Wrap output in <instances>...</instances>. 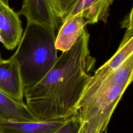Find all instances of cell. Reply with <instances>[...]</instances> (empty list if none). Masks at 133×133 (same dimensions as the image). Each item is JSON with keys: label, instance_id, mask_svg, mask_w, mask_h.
<instances>
[{"label": "cell", "instance_id": "obj_1", "mask_svg": "<svg viewBox=\"0 0 133 133\" xmlns=\"http://www.w3.org/2000/svg\"><path fill=\"white\" fill-rule=\"evenodd\" d=\"M55 39V31L51 27L27 22L18 48L10 57L18 63L24 89L37 84L56 62Z\"/></svg>", "mask_w": 133, "mask_h": 133}, {"label": "cell", "instance_id": "obj_2", "mask_svg": "<svg viewBox=\"0 0 133 133\" xmlns=\"http://www.w3.org/2000/svg\"><path fill=\"white\" fill-rule=\"evenodd\" d=\"M127 88L113 85L83 92L77 113L83 126L91 133L107 131L112 114Z\"/></svg>", "mask_w": 133, "mask_h": 133}, {"label": "cell", "instance_id": "obj_3", "mask_svg": "<svg viewBox=\"0 0 133 133\" xmlns=\"http://www.w3.org/2000/svg\"><path fill=\"white\" fill-rule=\"evenodd\" d=\"M17 14L25 17L28 22H34L51 27L55 31L62 23L57 17L51 0H23Z\"/></svg>", "mask_w": 133, "mask_h": 133}, {"label": "cell", "instance_id": "obj_4", "mask_svg": "<svg viewBox=\"0 0 133 133\" xmlns=\"http://www.w3.org/2000/svg\"><path fill=\"white\" fill-rule=\"evenodd\" d=\"M22 32L21 21L17 12L0 0V37L5 48L14 49L20 41Z\"/></svg>", "mask_w": 133, "mask_h": 133}, {"label": "cell", "instance_id": "obj_5", "mask_svg": "<svg viewBox=\"0 0 133 133\" xmlns=\"http://www.w3.org/2000/svg\"><path fill=\"white\" fill-rule=\"evenodd\" d=\"M0 91L19 101L24 102V87L18 63L10 59L0 60Z\"/></svg>", "mask_w": 133, "mask_h": 133}, {"label": "cell", "instance_id": "obj_6", "mask_svg": "<svg viewBox=\"0 0 133 133\" xmlns=\"http://www.w3.org/2000/svg\"><path fill=\"white\" fill-rule=\"evenodd\" d=\"M126 29L124 36L116 52L91 75L89 82H97L103 78L116 70L128 58L133 55V26Z\"/></svg>", "mask_w": 133, "mask_h": 133}, {"label": "cell", "instance_id": "obj_7", "mask_svg": "<svg viewBox=\"0 0 133 133\" xmlns=\"http://www.w3.org/2000/svg\"><path fill=\"white\" fill-rule=\"evenodd\" d=\"M87 24V21L78 15L65 19L56 37V48L62 52L70 49L81 36Z\"/></svg>", "mask_w": 133, "mask_h": 133}, {"label": "cell", "instance_id": "obj_8", "mask_svg": "<svg viewBox=\"0 0 133 133\" xmlns=\"http://www.w3.org/2000/svg\"><path fill=\"white\" fill-rule=\"evenodd\" d=\"M113 1L114 0H78L65 19L78 15L83 17L87 21L88 24H94L99 21L106 22L109 16L110 6Z\"/></svg>", "mask_w": 133, "mask_h": 133}, {"label": "cell", "instance_id": "obj_9", "mask_svg": "<svg viewBox=\"0 0 133 133\" xmlns=\"http://www.w3.org/2000/svg\"><path fill=\"white\" fill-rule=\"evenodd\" d=\"M68 119L35 122L0 119V131L2 133H54Z\"/></svg>", "mask_w": 133, "mask_h": 133}, {"label": "cell", "instance_id": "obj_10", "mask_svg": "<svg viewBox=\"0 0 133 133\" xmlns=\"http://www.w3.org/2000/svg\"><path fill=\"white\" fill-rule=\"evenodd\" d=\"M0 119L17 122L37 121L24 102L16 100L1 91Z\"/></svg>", "mask_w": 133, "mask_h": 133}, {"label": "cell", "instance_id": "obj_11", "mask_svg": "<svg viewBox=\"0 0 133 133\" xmlns=\"http://www.w3.org/2000/svg\"><path fill=\"white\" fill-rule=\"evenodd\" d=\"M132 79L133 55H131L119 67L103 78L97 82H89L84 91L91 90L99 86L113 85H122L128 87Z\"/></svg>", "mask_w": 133, "mask_h": 133}, {"label": "cell", "instance_id": "obj_12", "mask_svg": "<svg viewBox=\"0 0 133 133\" xmlns=\"http://www.w3.org/2000/svg\"><path fill=\"white\" fill-rule=\"evenodd\" d=\"M55 11L61 22L70 14L78 0H51Z\"/></svg>", "mask_w": 133, "mask_h": 133}, {"label": "cell", "instance_id": "obj_13", "mask_svg": "<svg viewBox=\"0 0 133 133\" xmlns=\"http://www.w3.org/2000/svg\"><path fill=\"white\" fill-rule=\"evenodd\" d=\"M82 130L83 124L76 115L68 119L54 133H81Z\"/></svg>", "mask_w": 133, "mask_h": 133}, {"label": "cell", "instance_id": "obj_14", "mask_svg": "<svg viewBox=\"0 0 133 133\" xmlns=\"http://www.w3.org/2000/svg\"><path fill=\"white\" fill-rule=\"evenodd\" d=\"M131 26H132V9L121 22L122 28H127Z\"/></svg>", "mask_w": 133, "mask_h": 133}, {"label": "cell", "instance_id": "obj_15", "mask_svg": "<svg viewBox=\"0 0 133 133\" xmlns=\"http://www.w3.org/2000/svg\"><path fill=\"white\" fill-rule=\"evenodd\" d=\"M81 133H91L88 130H87L83 126V130Z\"/></svg>", "mask_w": 133, "mask_h": 133}, {"label": "cell", "instance_id": "obj_16", "mask_svg": "<svg viewBox=\"0 0 133 133\" xmlns=\"http://www.w3.org/2000/svg\"><path fill=\"white\" fill-rule=\"evenodd\" d=\"M4 3H5V4L8 5V2H9V0H2Z\"/></svg>", "mask_w": 133, "mask_h": 133}, {"label": "cell", "instance_id": "obj_17", "mask_svg": "<svg viewBox=\"0 0 133 133\" xmlns=\"http://www.w3.org/2000/svg\"><path fill=\"white\" fill-rule=\"evenodd\" d=\"M2 59V57H1V53H0V60Z\"/></svg>", "mask_w": 133, "mask_h": 133}, {"label": "cell", "instance_id": "obj_18", "mask_svg": "<svg viewBox=\"0 0 133 133\" xmlns=\"http://www.w3.org/2000/svg\"><path fill=\"white\" fill-rule=\"evenodd\" d=\"M1 41H2V40H1V37H0V42H1Z\"/></svg>", "mask_w": 133, "mask_h": 133}, {"label": "cell", "instance_id": "obj_19", "mask_svg": "<svg viewBox=\"0 0 133 133\" xmlns=\"http://www.w3.org/2000/svg\"><path fill=\"white\" fill-rule=\"evenodd\" d=\"M104 133H107V131H106V132H105Z\"/></svg>", "mask_w": 133, "mask_h": 133}, {"label": "cell", "instance_id": "obj_20", "mask_svg": "<svg viewBox=\"0 0 133 133\" xmlns=\"http://www.w3.org/2000/svg\"><path fill=\"white\" fill-rule=\"evenodd\" d=\"M0 133H2V132H1V131H0Z\"/></svg>", "mask_w": 133, "mask_h": 133}]
</instances>
